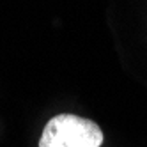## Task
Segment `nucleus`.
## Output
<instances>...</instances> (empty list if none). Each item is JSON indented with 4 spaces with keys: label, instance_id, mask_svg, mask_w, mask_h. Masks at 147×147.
I'll list each match as a JSON object with an SVG mask.
<instances>
[{
    "label": "nucleus",
    "instance_id": "obj_1",
    "mask_svg": "<svg viewBox=\"0 0 147 147\" xmlns=\"http://www.w3.org/2000/svg\"><path fill=\"white\" fill-rule=\"evenodd\" d=\"M103 131L90 119L60 113L50 119L39 138V147H101Z\"/></svg>",
    "mask_w": 147,
    "mask_h": 147
}]
</instances>
